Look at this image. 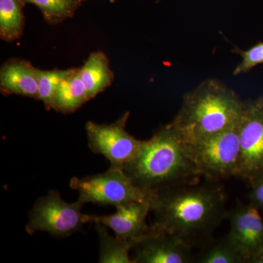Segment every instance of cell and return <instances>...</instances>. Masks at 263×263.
<instances>
[{
	"label": "cell",
	"instance_id": "cell-1",
	"mask_svg": "<svg viewBox=\"0 0 263 263\" xmlns=\"http://www.w3.org/2000/svg\"><path fill=\"white\" fill-rule=\"evenodd\" d=\"M226 197L214 182L179 185L152 195L154 233L177 235L190 245L205 243L228 216Z\"/></svg>",
	"mask_w": 263,
	"mask_h": 263
},
{
	"label": "cell",
	"instance_id": "cell-2",
	"mask_svg": "<svg viewBox=\"0 0 263 263\" xmlns=\"http://www.w3.org/2000/svg\"><path fill=\"white\" fill-rule=\"evenodd\" d=\"M124 171L138 187L150 194L171 186L192 184L201 177L185 155L181 139L168 124L142 142Z\"/></svg>",
	"mask_w": 263,
	"mask_h": 263
},
{
	"label": "cell",
	"instance_id": "cell-3",
	"mask_svg": "<svg viewBox=\"0 0 263 263\" xmlns=\"http://www.w3.org/2000/svg\"><path fill=\"white\" fill-rule=\"evenodd\" d=\"M245 105L224 83L208 79L184 95L168 125L183 143L199 141L239 122Z\"/></svg>",
	"mask_w": 263,
	"mask_h": 263
},
{
	"label": "cell",
	"instance_id": "cell-4",
	"mask_svg": "<svg viewBox=\"0 0 263 263\" xmlns=\"http://www.w3.org/2000/svg\"><path fill=\"white\" fill-rule=\"evenodd\" d=\"M239 122L199 141H181L185 155L201 177L214 182L235 177L240 156Z\"/></svg>",
	"mask_w": 263,
	"mask_h": 263
},
{
	"label": "cell",
	"instance_id": "cell-5",
	"mask_svg": "<svg viewBox=\"0 0 263 263\" xmlns=\"http://www.w3.org/2000/svg\"><path fill=\"white\" fill-rule=\"evenodd\" d=\"M84 205L80 200L69 203L58 192L52 190L33 205L26 226L27 233L33 235L46 232L58 238L70 236L87 223H92L91 215L81 212Z\"/></svg>",
	"mask_w": 263,
	"mask_h": 263
},
{
	"label": "cell",
	"instance_id": "cell-6",
	"mask_svg": "<svg viewBox=\"0 0 263 263\" xmlns=\"http://www.w3.org/2000/svg\"><path fill=\"white\" fill-rule=\"evenodd\" d=\"M70 186L79 193V200L99 205H111L115 207L128 202L143 200L152 195L138 187L124 169L110 167L103 174L73 177Z\"/></svg>",
	"mask_w": 263,
	"mask_h": 263
},
{
	"label": "cell",
	"instance_id": "cell-7",
	"mask_svg": "<svg viewBox=\"0 0 263 263\" xmlns=\"http://www.w3.org/2000/svg\"><path fill=\"white\" fill-rule=\"evenodd\" d=\"M240 156L235 177L249 186L263 178V105L245 102L239 122Z\"/></svg>",
	"mask_w": 263,
	"mask_h": 263
},
{
	"label": "cell",
	"instance_id": "cell-8",
	"mask_svg": "<svg viewBox=\"0 0 263 263\" xmlns=\"http://www.w3.org/2000/svg\"><path fill=\"white\" fill-rule=\"evenodd\" d=\"M129 113L110 124L88 122L85 125L90 149L103 155L110 162V167L124 169L135 157L143 141L136 139L126 129Z\"/></svg>",
	"mask_w": 263,
	"mask_h": 263
},
{
	"label": "cell",
	"instance_id": "cell-9",
	"mask_svg": "<svg viewBox=\"0 0 263 263\" xmlns=\"http://www.w3.org/2000/svg\"><path fill=\"white\" fill-rule=\"evenodd\" d=\"M230 228L227 239L245 262H255L263 252V219L257 208L239 205L228 213Z\"/></svg>",
	"mask_w": 263,
	"mask_h": 263
},
{
	"label": "cell",
	"instance_id": "cell-10",
	"mask_svg": "<svg viewBox=\"0 0 263 263\" xmlns=\"http://www.w3.org/2000/svg\"><path fill=\"white\" fill-rule=\"evenodd\" d=\"M193 247L177 235L154 233L152 230L135 247L131 258L133 263L192 262Z\"/></svg>",
	"mask_w": 263,
	"mask_h": 263
},
{
	"label": "cell",
	"instance_id": "cell-11",
	"mask_svg": "<svg viewBox=\"0 0 263 263\" xmlns=\"http://www.w3.org/2000/svg\"><path fill=\"white\" fill-rule=\"evenodd\" d=\"M116 208L117 212L110 215H91V221L110 228L116 236L124 239H144L150 234L152 228L147 224L146 218L152 212V195Z\"/></svg>",
	"mask_w": 263,
	"mask_h": 263
},
{
	"label": "cell",
	"instance_id": "cell-12",
	"mask_svg": "<svg viewBox=\"0 0 263 263\" xmlns=\"http://www.w3.org/2000/svg\"><path fill=\"white\" fill-rule=\"evenodd\" d=\"M0 89L5 95H18L39 100L34 67L23 60H10L0 70Z\"/></svg>",
	"mask_w": 263,
	"mask_h": 263
},
{
	"label": "cell",
	"instance_id": "cell-13",
	"mask_svg": "<svg viewBox=\"0 0 263 263\" xmlns=\"http://www.w3.org/2000/svg\"><path fill=\"white\" fill-rule=\"evenodd\" d=\"M79 71L89 100L105 91L114 80V73L110 69V62L103 51L90 53Z\"/></svg>",
	"mask_w": 263,
	"mask_h": 263
},
{
	"label": "cell",
	"instance_id": "cell-14",
	"mask_svg": "<svg viewBox=\"0 0 263 263\" xmlns=\"http://www.w3.org/2000/svg\"><path fill=\"white\" fill-rule=\"evenodd\" d=\"M79 70L76 68L59 86L52 100V109L64 114H72L89 101Z\"/></svg>",
	"mask_w": 263,
	"mask_h": 263
},
{
	"label": "cell",
	"instance_id": "cell-15",
	"mask_svg": "<svg viewBox=\"0 0 263 263\" xmlns=\"http://www.w3.org/2000/svg\"><path fill=\"white\" fill-rule=\"evenodd\" d=\"M100 240V263H133L129 252L143 239H124L112 236L106 227L95 223Z\"/></svg>",
	"mask_w": 263,
	"mask_h": 263
},
{
	"label": "cell",
	"instance_id": "cell-16",
	"mask_svg": "<svg viewBox=\"0 0 263 263\" xmlns=\"http://www.w3.org/2000/svg\"><path fill=\"white\" fill-rule=\"evenodd\" d=\"M24 3L21 0H0V37L12 42L24 32Z\"/></svg>",
	"mask_w": 263,
	"mask_h": 263
},
{
	"label": "cell",
	"instance_id": "cell-17",
	"mask_svg": "<svg viewBox=\"0 0 263 263\" xmlns=\"http://www.w3.org/2000/svg\"><path fill=\"white\" fill-rule=\"evenodd\" d=\"M25 4L36 5L48 24L56 25L71 18L84 0H21Z\"/></svg>",
	"mask_w": 263,
	"mask_h": 263
},
{
	"label": "cell",
	"instance_id": "cell-18",
	"mask_svg": "<svg viewBox=\"0 0 263 263\" xmlns=\"http://www.w3.org/2000/svg\"><path fill=\"white\" fill-rule=\"evenodd\" d=\"M76 70V68L43 70L34 67L39 86V100L43 102L46 109H52V100L59 86Z\"/></svg>",
	"mask_w": 263,
	"mask_h": 263
},
{
	"label": "cell",
	"instance_id": "cell-19",
	"mask_svg": "<svg viewBox=\"0 0 263 263\" xmlns=\"http://www.w3.org/2000/svg\"><path fill=\"white\" fill-rule=\"evenodd\" d=\"M195 262L199 263H243L239 252L229 240H221L205 249Z\"/></svg>",
	"mask_w": 263,
	"mask_h": 263
},
{
	"label": "cell",
	"instance_id": "cell-20",
	"mask_svg": "<svg viewBox=\"0 0 263 263\" xmlns=\"http://www.w3.org/2000/svg\"><path fill=\"white\" fill-rule=\"evenodd\" d=\"M237 52L242 60L233 71L234 76L246 73L259 64H263V42L257 43L247 51L237 49Z\"/></svg>",
	"mask_w": 263,
	"mask_h": 263
},
{
	"label": "cell",
	"instance_id": "cell-21",
	"mask_svg": "<svg viewBox=\"0 0 263 263\" xmlns=\"http://www.w3.org/2000/svg\"><path fill=\"white\" fill-rule=\"evenodd\" d=\"M249 203L263 212V178L251 186Z\"/></svg>",
	"mask_w": 263,
	"mask_h": 263
},
{
	"label": "cell",
	"instance_id": "cell-22",
	"mask_svg": "<svg viewBox=\"0 0 263 263\" xmlns=\"http://www.w3.org/2000/svg\"><path fill=\"white\" fill-rule=\"evenodd\" d=\"M254 263H263V252L261 253L260 255L257 257V259H256L255 262Z\"/></svg>",
	"mask_w": 263,
	"mask_h": 263
},
{
	"label": "cell",
	"instance_id": "cell-23",
	"mask_svg": "<svg viewBox=\"0 0 263 263\" xmlns=\"http://www.w3.org/2000/svg\"><path fill=\"white\" fill-rule=\"evenodd\" d=\"M258 100L259 102H260V103L262 104V105H263V95H262V96L259 97V98H258Z\"/></svg>",
	"mask_w": 263,
	"mask_h": 263
},
{
	"label": "cell",
	"instance_id": "cell-24",
	"mask_svg": "<svg viewBox=\"0 0 263 263\" xmlns=\"http://www.w3.org/2000/svg\"><path fill=\"white\" fill-rule=\"evenodd\" d=\"M84 1H85V0H84Z\"/></svg>",
	"mask_w": 263,
	"mask_h": 263
}]
</instances>
